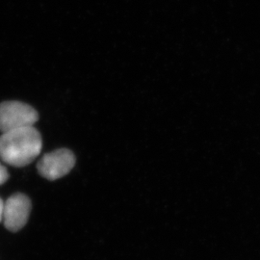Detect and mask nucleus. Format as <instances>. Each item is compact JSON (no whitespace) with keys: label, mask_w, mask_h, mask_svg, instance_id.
Segmentation results:
<instances>
[{"label":"nucleus","mask_w":260,"mask_h":260,"mask_svg":"<svg viewBox=\"0 0 260 260\" xmlns=\"http://www.w3.org/2000/svg\"><path fill=\"white\" fill-rule=\"evenodd\" d=\"M43 140L34 126L4 132L0 136V159L13 167H25L41 153Z\"/></svg>","instance_id":"obj_1"},{"label":"nucleus","mask_w":260,"mask_h":260,"mask_svg":"<svg viewBox=\"0 0 260 260\" xmlns=\"http://www.w3.org/2000/svg\"><path fill=\"white\" fill-rule=\"evenodd\" d=\"M39 120L38 112L30 105L20 102L0 103V132H8L27 126H34Z\"/></svg>","instance_id":"obj_2"},{"label":"nucleus","mask_w":260,"mask_h":260,"mask_svg":"<svg viewBox=\"0 0 260 260\" xmlns=\"http://www.w3.org/2000/svg\"><path fill=\"white\" fill-rule=\"evenodd\" d=\"M75 154L68 149H59L45 154L39 160L38 173L48 180H56L68 175L75 167Z\"/></svg>","instance_id":"obj_3"},{"label":"nucleus","mask_w":260,"mask_h":260,"mask_svg":"<svg viewBox=\"0 0 260 260\" xmlns=\"http://www.w3.org/2000/svg\"><path fill=\"white\" fill-rule=\"evenodd\" d=\"M32 204L27 196L16 193L4 202L3 220L5 228L12 232L18 233L27 223L31 213Z\"/></svg>","instance_id":"obj_4"},{"label":"nucleus","mask_w":260,"mask_h":260,"mask_svg":"<svg viewBox=\"0 0 260 260\" xmlns=\"http://www.w3.org/2000/svg\"><path fill=\"white\" fill-rule=\"evenodd\" d=\"M9 179V173L7 169L0 163V185L4 184Z\"/></svg>","instance_id":"obj_5"},{"label":"nucleus","mask_w":260,"mask_h":260,"mask_svg":"<svg viewBox=\"0 0 260 260\" xmlns=\"http://www.w3.org/2000/svg\"><path fill=\"white\" fill-rule=\"evenodd\" d=\"M3 210H4V202L0 198V222H2L3 220Z\"/></svg>","instance_id":"obj_6"}]
</instances>
